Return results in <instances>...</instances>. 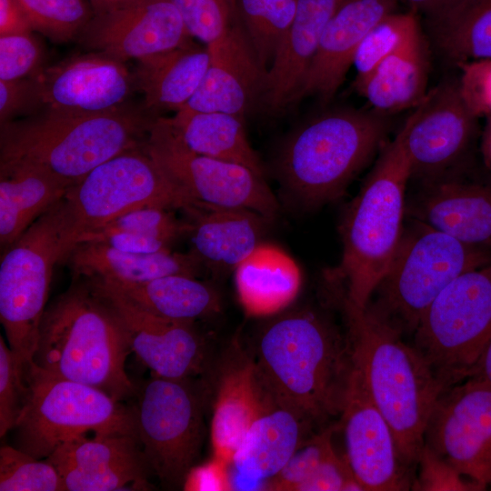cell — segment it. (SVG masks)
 <instances>
[{
	"mask_svg": "<svg viewBox=\"0 0 491 491\" xmlns=\"http://www.w3.org/2000/svg\"><path fill=\"white\" fill-rule=\"evenodd\" d=\"M36 113L37 97L32 77L0 80V125Z\"/></svg>",
	"mask_w": 491,
	"mask_h": 491,
	"instance_id": "cell-48",
	"label": "cell"
},
{
	"mask_svg": "<svg viewBox=\"0 0 491 491\" xmlns=\"http://www.w3.org/2000/svg\"><path fill=\"white\" fill-rule=\"evenodd\" d=\"M76 40L89 51L126 63L171 51L193 38L170 0H141L94 15Z\"/></svg>",
	"mask_w": 491,
	"mask_h": 491,
	"instance_id": "cell-19",
	"label": "cell"
},
{
	"mask_svg": "<svg viewBox=\"0 0 491 491\" xmlns=\"http://www.w3.org/2000/svg\"><path fill=\"white\" fill-rule=\"evenodd\" d=\"M144 146L194 202L246 208L271 220L278 212V201L264 176L243 165L194 152L165 117L154 118Z\"/></svg>",
	"mask_w": 491,
	"mask_h": 491,
	"instance_id": "cell-13",
	"label": "cell"
},
{
	"mask_svg": "<svg viewBox=\"0 0 491 491\" xmlns=\"http://www.w3.org/2000/svg\"><path fill=\"white\" fill-rule=\"evenodd\" d=\"M404 125L381 151L342 223L339 265L329 277L344 289L345 310H365L386 274L404 231L411 165Z\"/></svg>",
	"mask_w": 491,
	"mask_h": 491,
	"instance_id": "cell-4",
	"label": "cell"
},
{
	"mask_svg": "<svg viewBox=\"0 0 491 491\" xmlns=\"http://www.w3.org/2000/svg\"><path fill=\"white\" fill-rule=\"evenodd\" d=\"M130 104L106 113L41 112L0 126V163L39 166L69 186L114 156L142 145L155 116Z\"/></svg>",
	"mask_w": 491,
	"mask_h": 491,
	"instance_id": "cell-5",
	"label": "cell"
},
{
	"mask_svg": "<svg viewBox=\"0 0 491 491\" xmlns=\"http://www.w3.org/2000/svg\"><path fill=\"white\" fill-rule=\"evenodd\" d=\"M205 46L210 55L208 68L199 87L181 109L226 113L245 121L262 100L266 70L241 24Z\"/></svg>",
	"mask_w": 491,
	"mask_h": 491,
	"instance_id": "cell-21",
	"label": "cell"
},
{
	"mask_svg": "<svg viewBox=\"0 0 491 491\" xmlns=\"http://www.w3.org/2000/svg\"><path fill=\"white\" fill-rule=\"evenodd\" d=\"M397 0H344L327 23L295 104L307 96L328 103L343 84L366 34L395 12Z\"/></svg>",
	"mask_w": 491,
	"mask_h": 491,
	"instance_id": "cell-22",
	"label": "cell"
},
{
	"mask_svg": "<svg viewBox=\"0 0 491 491\" xmlns=\"http://www.w3.org/2000/svg\"><path fill=\"white\" fill-rule=\"evenodd\" d=\"M34 32L19 0H0V35Z\"/></svg>",
	"mask_w": 491,
	"mask_h": 491,
	"instance_id": "cell-51",
	"label": "cell"
},
{
	"mask_svg": "<svg viewBox=\"0 0 491 491\" xmlns=\"http://www.w3.org/2000/svg\"><path fill=\"white\" fill-rule=\"evenodd\" d=\"M386 131V115L374 110L322 114L286 137L276 158V176L296 204L310 208L325 205L342 195Z\"/></svg>",
	"mask_w": 491,
	"mask_h": 491,
	"instance_id": "cell-6",
	"label": "cell"
},
{
	"mask_svg": "<svg viewBox=\"0 0 491 491\" xmlns=\"http://www.w3.org/2000/svg\"><path fill=\"white\" fill-rule=\"evenodd\" d=\"M210 63L206 46L193 40L171 51L136 61V90L146 112L181 109L199 87Z\"/></svg>",
	"mask_w": 491,
	"mask_h": 491,
	"instance_id": "cell-30",
	"label": "cell"
},
{
	"mask_svg": "<svg viewBox=\"0 0 491 491\" xmlns=\"http://www.w3.org/2000/svg\"><path fill=\"white\" fill-rule=\"evenodd\" d=\"M31 26L55 43L76 40L95 14L89 0H19Z\"/></svg>",
	"mask_w": 491,
	"mask_h": 491,
	"instance_id": "cell-38",
	"label": "cell"
},
{
	"mask_svg": "<svg viewBox=\"0 0 491 491\" xmlns=\"http://www.w3.org/2000/svg\"><path fill=\"white\" fill-rule=\"evenodd\" d=\"M418 475L411 489L418 491H482L479 485L460 473L426 444L419 455Z\"/></svg>",
	"mask_w": 491,
	"mask_h": 491,
	"instance_id": "cell-45",
	"label": "cell"
},
{
	"mask_svg": "<svg viewBox=\"0 0 491 491\" xmlns=\"http://www.w3.org/2000/svg\"><path fill=\"white\" fill-rule=\"evenodd\" d=\"M229 466V464L213 456L201 465L193 466L187 472L182 486L186 491L233 490Z\"/></svg>",
	"mask_w": 491,
	"mask_h": 491,
	"instance_id": "cell-49",
	"label": "cell"
},
{
	"mask_svg": "<svg viewBox=\"0 0 491 491\" xmlns=\"http://www.w3.org/2000/svg\"><path fill=\"white\" fill-rule=\"evenodd\" d=\"M427 58L422 34L381 62L356 85L372 110L386 115L417 106L426 95Z\"/></svg>",
	"mask_w": 491,
	"mask_h": 491,
	"instance_id": "cell-32",
	"label": "cell"
},
{
	"mask_svg": "<svg viewBox=\"0 0 491 491\" xmlns=\"http://www.w3.org/2000/svg\"><path fill=\"white\" fill-rule=\"evenodd\" d=\"M419 35L420 26L414 12H394L385 16L366 34L356 50L353 62L356 69L355 85Z\"/></svg>",
	"mask_w": 491,
	"mask_h": 491,
	"instance_id": "cell-37",
	"label": "cell"
},
{
	"mask_svg": "<svg viewBox=\"0 0 491 491\" xmlns=\"http://www.w3.org/2000/svg\"><path fill=\"white\" fill-rule=\"evenodd\" d=\"M70 186L27 163H0V248L14 244Z\"/></svg>",
	"mask_w": 491,
	"mask_h": 491,
	"instance_id": "cell-31",
	"label": "cell"
},
{
	"mask_svg": "<svg viewBox=\"0 0 491 491\" xmlns=\"http://www.w3.org/2000/svg\"><path fill=\"white\" fill-rule=\"evenodd\" d=\"M408 212L464 244L491 250V185L453 177L425 182Z\"/></svg>",
	"mask_w": 491,
	"mask_h": 491,
	"instance_id": "cell-24",
	"label": "cell"
},
{
	"mask_svg": "<svg viewBox=\"0 0 491 491\" xmlns=\"http://www.w3.org/2000/svg\"><path fill=\"white\" fill-rule=\"evenodd\" d=\"M144 144L104 162L67 189L64 200L79 236L138 208L183 211L195 203L170 180Z\"/></svg>",
	"mask_w": 491,
	"mask_h": 491,
	"instance_id": "cell-11",
	"label": "cell"
},
{
	"mask_svg": "<svg viewBox=\"0 0 491 491\" xmlns=\"http://www.w3.org/2000/svg\"><path fill=\"white\" fill-rule=\"evenodd\" d=\"M93 280L110 286L147 311L167 318L194 322L220 311L216 291L195 276L169 275L133 284Z\"/></svg>",
	"mask_w": 491,
	"mask_h": 491,
	"instance_id": "cell-34",
	"label": "cell"
},
{
	"mask_svg": "<svg viewBox=\"0 0 491 491\" xmlns=\"http://www.w3.org/2000/svg\"><path fill=\"white\" fill-rule=\"evenodd\" d=\"M25 379L26 400L14 428L18 448L30 456L46 458L65 441L90 431L138 437L134 409L104 391L34 365Z\"/></svg>",
	"mask_w": 491,
	"mask_h": 491,
	"instance_id": "cell-9",
	"label": "cell"
},
{
	"mask_svg": "<svg viewBox=\"0 0 491 491\" xmlns=\"http://www.w3.org/2000/svg\"><path fill=\"white\" fill-rule=\"evenodd\" d=\"M85 435L65 441L45 459L57 470L65 490H118L130 483L144 486L150 467L138 437Z\"/></svg>",
	"mask_w": 491,
	"mask_h": 491,
	"instance_id": "cell-20",
	"label": "cell"
},
{
	"mask_svg": "<svg viewBox=\"0 0 491 491\" xmlns=\"http://www.w3.org/2000/svg\"><path fill=\"white\" fill-rule=\"evenodd\" d=\"M173 209L147 206L130 211L102 227L82 234L77 244L114 233H132L161 239L169 245L187 235L190 224L178 219Z\"/></svg>",
	"mask_w": 491,
	"mask_h": 491,
	"instance_id": "cell-39",
	"label": "cell"
},
{
	"mask_svg": "<svg viewBox=\"0 0 491 491\" xmlns=\"http://www.w3.org/2000/svg\"><path fill=\"white\" fill-rule=\"evenodd\" d=\"M241 25L266 70L295 16L297 0H236Z\"/></svg>",
	"mask_w": 491,
	"mask_h": 491,
	"instance_id": "cell-36",
	"label": "cell"
},
{
	"mask_svg": "<svg viewBox=\"0 0 491 491\" xmlns=\"http://www.w3.org/2000/svg\"><path fill=\"white\" fill-rule=\"evenodd\" d=\"M427 18L435 45L457 65L491 60V0H452Z\"/></svg>",
	"mask_w": 491,
	"mask_h": 491,
	"instance_id": "cell-35",
	"label": "cell"
},
{
	"mask_svg": "<svg viewBox=\"0 0 491 491\" xmlns=\"http://www.w3.org/2000/svg\"><path fill=\"white\" fill-rule=\"evenodd\" d=\"M237 298L253 317L273 316L286 309L302 285L301 270L277 246L260 243L234 271Z\"/></svg>",
	"mask_w": 491,
	"mask_h": 491,
	"instance_id": "cell-29",
	"label": "cell"
},
{
	"mask_svg": "<svg viewBox=\"0 0 491 491\" xmlns=\"http://www.w3.org/2000/svg\"><path fill=\"white\" fill-rule=\"evenodd\" d=\"M408 3L413 8L420 10L426 14L427 16H430L446 5H448L452 0H404Z\"/></svg>",
	"mask_w": 491,
	"mask_h": 491,
	"instance_id": "cell-53",
	"label": "cell"
},
{
	"mask_svg": "<svg viewBox=\"0 0 491 491\" xmlns=\"http://www.w3.org/2000/svg\"><path fill=\"white\" fill-rule=\"evenodd\" d=\"M255 347L260 380L276 403L318 426L341 415L350 352L325 315L307 307L279 314L260 330Z\"/></svg>",
	"mask_w": 491,
	"mask_h": 491,
	"instance_id": "cell-1",
	"label": "cell"
},
{
	"mask_svg": "<svg viewBox=\"0 0 491 491\" xmlns=\"http://www.w3.org/2000/svg\"><path fill=\"white\" fill-rule=\"evenodd\" d=\"M89 280L115 307L127 333L132 351L154 376L182 380L204 372L208 348L194 322L153 314L110 286Z\"/></svg>",
	"mask_w": 491,
	"mask_h": 491,
	"instance_id": "cell-18",
	"label": "cell"
},
{
	"mask_svg": "<svg viewBox=\"0 0 491 491\" xmlns=\"http://www.w3.org/2000/svg\"><path fill=\"white\" fill-rule=\"evenodd\" d=\"M269 396L253 358L243 356L226 365L213 407V456L231 466L236 449Z\"/></svg>",
	"mask_w": 491,
	"mask_h": 491,
	"instance_id": "cell-27",
	"label": "cell"
},
{
	"mask_svg": "<svg viewBox=\"0 0 491 491\" xmlns=\"http://www.w3.org/2000/svg\"><path fill=\"white\" fill-rule=\"evenodd\" d=\"M192 38L208 45L240 25L236 0H170Z\"/></svg>",
	"mask_w": 491,
	"mask_h": 491,
	"instance_id": "cell-41",
	"label": "cell"
},
{
	"mask_svg": "<svg viewBox=\"0 0 491 491\" xmlns=\"http://www.w3.org/2000/svg\"><path fill=\"white\" fill-rule=\"evenodd\" d=\"M478 119L458 84H444L428 92L404 124L411 176L425 182L451 177L476 141Z\"/></svg>",
	"mask_w": 491,
	"mask_h": 491,
	"instance_id": "cell-15",
	"label": "cell"
},
{
	"mask_svg": "<svg viewBox=\"0 0 491 491\" xmlns=\"http://www.w3.org/2000/svg\"><path fill=\"white\" fill-rule=\"evenodd\" d=\"M344 0H297L294 19L266 75L261 103L273 114L295 105L323 32Z\"/></svg>",
	"mask_w": 491,
	"mask_h": 491,
	"instance_id": "cell-25",
	"label": "cell"
},
{
	"mask_svg": "<svg viewBox=\"0 0 491 491\" xmlns=\"http://www.w3.org/2000/svg\"><path fill=\"white\" fill-rule=\"evenodd\" d=\"M25 372L0 336V436L14 429L24 408L27 385Z\"/></svg>",
	"mask_w": 491,
	"mask_h": 491,
	"instance_id": "cell-44",
	"label": "cell"
},
{
	"mask_svg": "<svg viewBox=\"0 0 491 491\" xmlns=\"http://www.w3.org/2000/svg\"><path fill=\"white\" fill-rule=\"evenodd\" d=\"M190 224L191 252L214 276L235 271L261 243L271 220L246 208L215 206L195 202L183 210Z\"/></svg>",
	"mask_w": 491,
	"mask_h": 491,
	"instance_id": "cell-23",
	"label": "cell"
},
{
	"mask_svg": "<svg viewBox=\"0 0 491 491\" xmlns=\"http://www.w3.org/2000/svg\"><path fill=\"white\" fill-rule=\"evenodd\" d=\"M86 242H100L120 251L136 254H156L171 250V245L161 239L132 233H114Z\"/></svg>",
	"mask_w": 491,
	"mask_h": 491,
	"instance_id": "cell-50",
	"label": "cell"
},
{
	"mask_svg": "<svg viewBox=\"0 0 491 491\" xmlns=\"http://www.w3.org/2000/svg\"><path fill=\"white\" fill-rule=\"evenodd\" d=\"M491 339V262L454 279L430 304L414 347L444 389L469 377Z\"/></svg>",
	"mask_w": 491,
	"mask_h": 491,
	"instance_id": "cell-10",
	"label": "cell"
},
{
	"mask_svg": "<svg viewBox=\"0 0 491 491\" xmlns=\"http://www.w3.org/2000/svg\"><path fill=\"white\" fill-rule=\"evenodd\" d=\"M141 0H89L95 15H101L129 6Z\"/></svg>",
	"mask_w": 491,
	"mask_h": 491,
	"instance_id": "cell-52",
	"label": "cell"
},
{
	"mask_svg": "<svg viewBox=\"0 0 491 491\" xmlns=\"http://www.w3.org/2000/svg\"><path fill=\"white\" fill-rule=\"evenodd\" d=\"M78 237L63 197L1 253L0 321L25 372L33 363L55 266Z\"/></svg>",
	"mask_w": 491,
	"mask_h": 491,
	"instance_id": "cell-7",
	"label": "cell"
},
{
	"mask_svg": "<svg viewBox=\"0 0 491 491\" xmlns=\"http://www.w3.org/2000/svg\"><path fill=\"white\" fill-rule=\"evenodd\" d=\"M481 151L486 165L491 171V116L486 118L481 138Z\"/></svg>",
	"mask_w": 491,
	"mask_h": 491,
	"instance_id": "cell-54",
	"label": "cell"
},
{
	"mask_svg": "<svg viewBox=\"0 0 491 491\" xmlns=\"http://www.w3.org/2000/svg\"><path fill=\"white\" fill-rule=\"evenodd\" d=\"M425 444L484 490L491 486V384L471 376L444 390Z\"/></svg>",
	"mask_w": 491,
	"mask_h": 491,
	"instance_id": "cell-14",
	"label": "cell"
},
{
	"mask_svg": "<svg viewBox=\"0 0 491 491\" xmlns=\"http://www.w3.org/2000/svg\"><path fill=\"white\" fill-rule=\"evenodd\" d=\"M335 426H328L306 440L288 459L283 468L266 481L264 489L272 491H298L299 486L333 452Z\"/></svg>",
	"mask_w": 491,
	"mask_h": 491,
	"instance_id": "cell-42",
	"label": "cell"
},
{
	"mask_svg": "<svg viewBox=\"0 0 491 491\" xmlns=\"http://www.w3.org/2000/svg\"><path fill=\"white\" fill-rule=\"evenodd\" d=\"M346 314L351 364L389 424L401 462L410 471L416 466L427 422L445 389L398 331L368 308Z\"/></svg>",
	"mask_w": 491,
	"mask_h": 491,
	"instance_id": "cell-3",
	"label": "cell"
},
{
	"mask_svg": "<svg viewBox=\"0 0 491 491\" xmlns=\"http://www.w3.org/2000/svg\"><path fill=\"white\" fill-rule=\"evenodd\" d=\"M73 276L121 284L142 283L169 275L195 276L203 268L191 253L172 250L136 254L115 249L100 242L77 244L64 260Z\"/></svg>",
	"mask_w": 491,
	"mask_h": 491,
	"instance_id": "cell-28",
	"label": "cell"
},
{
	"mask_svg": "<svg viewBox=\"0 0 491 491\" xmlns=\"http://www.w3.org/2000/svg\"><path fill=\"white\" fill-rule=\"evenodd\" d=\"M165 118L194 152L243 165L264 176V165L247 139L245 121L241 118L221 112L185 109Z\"/></svg>",
	"mask_w": 491,
	"mask_h": 491,
	"instance_id": "cell-33",
	"label": "cell"
},
{
	"mask_svg": "<svg viewBox=\"0 0 491 491\" xmlns=\"http://www.w3.org/2000/svg\"><path fill=\"white\" fill-rule=\"evenodd\" d=\"M491 262V250L472 246L414 219L368 308L391 327L415 333L426 308L460 275ZM374 294V295H375Z\"/></svg>",
	"mask_w": 491,
	"mask_h": 491,
	"instance_id": "cell-8",
	"label": "cell"
},
{
	"mask_svg": "<svg viewBox=\"0 0 491 491\" xmlns=\"http://www.w3.org/2000/svg\"><path fill=\"white\" fill-rule=\"evenodd\" d=\"M316 425L271 396L236 449L231 466L250 480H268L313 435Z\"/></svg>",
	"mask_w": 491,
	"mask_h": 491,
	"instance_id": "cell-26",
	"label": "cell"
},
{
	"mask_svg": "<svg viewBox=\"0 0 491 491\" xmlns=\"http://www.w3.org/2000/svg\"><path fill=\"white\" fill-rule=\"evenodd\" d=\"M45 49L33 32L0 35V80L28 78L45 66Z\"/></svg>",
	"mask_w": 491,
	"mask_h": 491,
	"instance_id": "cell-43",
	"label": "cell"
},
{
	"mask_svg": "<svg viewBox=\"0 0 491 491\" xmlns=\"http://www.w3.org/2000/svg\"><path fill=\"white\" fill-rule=\"evenodd\" d=\"M131 351L124 324L108 298L91 280L74 276L44 312L32 365L121 401L135 392L125 371Z\"/></svg>",
	"mask_w": 491,
	"mask_h": 491,
	"instance_id": "cell-2",
	"label": "cell"
},
{
	"mask_svg": "<svg viewBox=\"0 0 491 491\" xmlns=\"http://www.w3.org/2000/svg\"><path fill=\"white\" fill-rule=\"evenodd\" d=\"M365 491L346 457L336 451L327 456L298 491Z\"/></svg>",
	"mask_w": 491,
	"mask_h": 491,
	"instance_id": "cell-47",
	"label": "cell"
},
{
	"mask_svg": "<svg viewBox=\"0 0 491 491\" xmlns=\"http://www.w3.org/2000/svg\"><path fill=\"white\" fill-rule=\"evenodd\" d=\"M133 409L150 469L163 485L183 486L205 434L201 399L190 379L154 376L139 389Z\"/></svg>",
	"mask_w": 491,
	"mask_h": 491,
	"instance_id": "cell-12",
	"label": "cell"
},
{
	"mask_svg": "<svg viewBox=\"0 0 491 491\" xmlns=\"http://www.w3.org/2000/svg\"><path fill=\"white\" fill-rule=\"evenodd\" d=\"M1 491H65L62 479L47 460L40 461L10 446L0 449Z\"/></svg>",
	"mask_w": 491,
	"mask_h": 491,
	"instance_id": "cell-40",
	"label": "cell"
},
{
	"mask_svg": "<svg viewBox=\"0 0 491 491\" xmlns=\"http://www.w3.org/2000/svg\"><path fill=\"white\" fill-rule=\"evenodd\" d=\"M33 78L37 113L95 115L119 109L136 90L134 73L107 54L89 51L45 65Z\"/></svg>",
	"mask_w": 491,
	"mask_h": 491,
	"instance_id": "cell-16",
	"label": "cell"
},
{
	"mask_svg": "<svg viewBox=\"0 0 491 491\" xmlns=\"http://www.w3.org/2000/svg\"><path fill=\"white\" fill-rule=\"evenodd\" d=\"M340 416L345 457L364 490L411 489L413 479L401 462L394 433L352 364Z\"/></svg>",
	"mask_w": 491,
	"mask_h": 491,
	"instance_id": "cell-17",
	"label": "cell"
},
{
	"mask_svg": "<svg viewBox=\"0 0 491 491\" xmlns=\"http://www.w3.org/2000/svg\"><path fill=\"white\" fill-rule=\"evenodd\" d=\"M460 93L478 117L491 116V60H475L458 64Z\"/></svg>",
	"mask_w": 491,
	"mask_h": 491,
	"instance_id": "cell-46",
	"label": "cell"
}]
</instances>
